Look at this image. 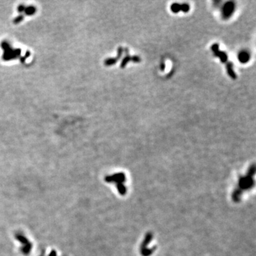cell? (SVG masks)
Instances as JSON below:
<instances>
[{"mask_svg":"<svg viewBox=\"0 0 256 256\" xmlns=\"http://www.w3.org/2000/svg\"><path fill=\"white\" fill-rule=\"evenodd\" d=\"M211 50L215 56H218L222 63H226L228 60V56L223 51H219V45L218 44H214L212 45Z\"/></svg>","mask_w":256,"mask_h":256,"instance_id":"obj_1","label":"cell"},{"mask_svg":"<svg viewBox=\"0 0 256 256\" xmlns=\"http://www.w3.org/2000/svg\"><path fill=\"white\" fill-rule=\"evenodd\" d=\"M234 9H235V5L233 2H227V3H226L223 6V17L225 18V19H228V18L230 17L231 14L233 13Z\"/></svg>","mask_w":256,"mask_h":256,"instance_id":"obj_2","label":"cell"},{"mask_svg":"<svg viewBox=\"0 0 256 256\" xmlns=\"http://www.w3.org/2000/svg\"><path fill=\"white\" fill-rule=\"evenodd\" d=\"M130 60H132V61L135 62V63H140L141 61V58L138 56H126L124 58V59L122 60V63H121V65H120V67L122 68H125V66L127 64V63L130 61Z\"/></svg>","mask_w":256,"mask_h":256,"instance_id":"obj_3","label":"cell"},{"mask_svg":"<svg viewBox=\"0 0 256 256\" xmlns=\"http://www.w3.org/2000/svg\"><path fill=\"white\" fill-rule=\"evenodd\" d=\"M122 47H119L118 48V56L115 58H109V59H107L105 60V64L106 66H111V65H113L114 64H116V62L118 61V60L120 59L121 56L122 54Z\"/></svg>","mask_w":256,"mask_h":256,"instance_id":"obj_4","label":"cell"},{"mask_svg":"<svg viewBox=\"0 0 256 256\" xmlns=\"http://www.w3.org/2000/svg\"><path fill=\"white\" fill-rule=\"evenodd\" d=\"M226 71H227L228 76H230L231 78L235 79V78H237L236 74H235L234 71H233V65L231 62H228L227 64H226Z\"/></svg>","mask_w":256,"mask_h":256,"instance_id":"obj_5","label":"cell"},{"mask_svg":"<svg viewBox=\"0 0 256 256\" xmlns=\"http://www.w3.org/2000/svg\"><path fill=\"white\" fill-rule=\"evenodd\" d=\"M249 58H250V56H249L248 53L247 52H241L239 55V60L242 64H245L247 61H248Z\"/></svg>","mask_w":256,"mask_h":256,"instance_id":"obj_6","label":"cell"},{"mask_svg":"<svg viewBox=\"0 0 256 256\" xmlns=\"http://www.w3.org/2000/svg\"><path fill=\"white\" fill-rule=\"evenodd\" d=\"M171 10L174 13H178L179 11H181V4L174 3L171 6Z\"/></svg>","mask_w":256,"mask_h":256,"instance_id":"obj_7","label":"cell"},{"mask_svg":"<svg viewBox=\"0 0 256 256\" xmlns=\"http://www.w3.org/2000/svg\"><path fill=\"white\" fill-rule=\"evenodd\" d=\"M190 10V6L187 4H181V11L184 12H188Z\"/></svg>","mask_w":256,"mask_h":256,"instance_id":"obj_8","label":"cell"},{"mask_svg":"<svg viewBox=\"0 0 256 256\" xmlns=\"http://www.w3.org/2000/svg\"><path fill=\"white\" fill-rule=\"evenodd\" d=\"M165 68V64H164V63H162V64H161V69L163 71L164 68Z\"/></svg>","mask_w":256,"mask_h":256,"instance_id":"obj_9","label":"cell"}]
</instances>
